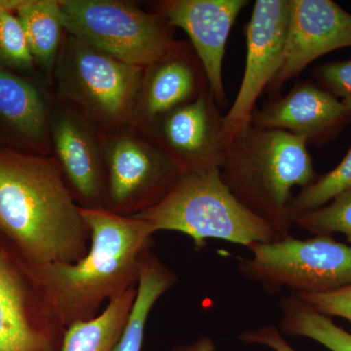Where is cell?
Returning a JSON list of instances; mask_svg holds the SVG:
<instances>
[{"label":"cell","mask_w":351,"mask_h":351,"mask_svg":"<svg viewBox=\"0 0 351 351\" xmlns=\"http://www.w3.org/2000/svg\"><path fill=\"white\" fill-rule=\"evenodd\" d=\"M0 232L34 265L86 255L89 228L52 156L0 149Z\"/></svg>","instance_id":"obj_1"},{"label":"cell","mask_w":351,"mask_h":351,"mask_svg":"<svg viewBox=\"0 0 351 351\" xmlns=\"http://www.w3.org/2000/svg\"><path fill=\"white\" fill-rule=\"evenodd\" d=\"M90 232L86 255L73 263L34 265L44 292L66 327L95 318L104 302L137 287L154 232L143 219L83 209Z\"/></svg>","instance_id":"obj_2"},{"label":"cell","mask_w":351,"mask_h":351,"mask_svg":"<svg viewBox=\"0 0 351 351\" xmlns=\"http://www.w3.org/2000/svg\"><path fill=\"white\" fill-rule=\"evenodd\" d=\"M221 177L249 211L274 226L283 239L293 223V189L317 179L304 138L276 129L251 125L226 145Z\"/></svg>","instance_id":"obj_3"},{"label":"cell","mask_w":351,"mask_h":351,"mask_svg":"<svg viewBox=\"0 0 351 351\" xmlns=\"http://www.w3.org/2000/svg\"><path fill=\"white\" fill-rule=\"evenodd\" d=\"M134 218L147 221L154 232L189 235L196 248L208 239L249 247L282 239L274 226L249 211L221 180L219 170L182 174L162 199Z\"/></svg>","instance_id":"obj_4"},{"label":"cell","mask_w":351,"mask_h":351,"mask_svg":"<svg viewBox=\"0 0 351 351\" xmlns=\"http://www.w3.org/2000/svg\"><path fill=\"white\" fill-rule=\"evenodd\" d=\"M144 69L66 32L53 73V97L75 108L104 133L133 126Z\"/></svg>","instance_id":"obj_5"},{"label":"cell","mask_w":351,"mask_h":351,"mask_svg":"<svg viewBox=\"0 0 351 351\" xmlns=\"http://www.w3.org/2000/svg\"><path fill=\"white\" fill-rule=\"evenodd\" d=\"M66 32L124 63L149 66L175 45L161 14L120 0H60Z\"/></svg>","instance_id":"obj_6"},{"label":"cell","mask_w":351,"mask_h":351,"mask_svg":"<svg viewBox=\"0 0 351 351\" xmlns=\"http://www.w3.org/2000/svg\"><path fill=\"white\" fill-rule=\"evenodd\" d=\"M251 258H240L237 269L269 295L283 289L293 294L330 292L351 284V246L334 237L295 239L292 235L247 247Z\"/></svg>","instance_id":"obj_7"},{"label":"cell","mask_w":351,"mask_h":351,"mask_svg":"<svg viewBox=\"0 0 351 351\" xmlns=\"http://www.w3.org/2000/svg\"><path fill=\"white\" fill-rule=\"evenodd\" d=\"M66 330L34 263L0 232V351H62Z\"/></svg>","instance_id":"obj_8"},{"label":"cell","mask_w":351,"mask_h":351,"mask_svg":"<svg viewBox=\"0 0 351 351\" xmlns=\"http://www.w3.org/2000/svg\"><path fill=\"white\" fill-rule=\"evenodd\" d=\"M107 171L106 210L133 217L156 205L182 175L140 129L127 126L103 135Z\"/></svg>","instance_id":"obj_9"},{"label":"cell","mask_w":351,"mask_h":351,"mask_svg":"<svg viewBox=\"0 0 351 351\" xmlns=\"http://www.w3.org/2000/svg\"><path fill=\"white\" fill-rule=\"evenodd\" d=\"M290 21V0H257L245 29L246 64L239 93L223 117L226 145L251 125L258 97L282 64Z\"/></svg>","instance_id":"obj_10"},{"label":"cell","mask_w":351,"mask_h":351,"mask_svg":"<svg viewBox=\"0 0 351 351\" xmlns=\"http://www.w3.org/2000/svg\"><path fill=\"white\" fill-rule=\"evenodd\" d=\"M211 89L140 129L182 174L221 170L226 145L223 117Z\"/></svg>","instance_id":"obj_11"},{"label":"cell","mask_w":351,"mask_h":351,"mask_svg":"<svg viewBox=\"0 0 351 351\" xmlns=\"http://www.w3.org/2000/svg\"><path fill=\"white\" fill-rule=\"evenodd\" d=\"M51 156L83 209H106L107 171L104 132L75 108L54 97L50 107Z\"/></svg>","instance_id":"obj_12"},{"label":"cell","mask_w":351,"mask_h":351,"mask_svg":"<svg viewBox=\"0 0 351 351\" xmlns=\"http://www.w3.org/2000/svg\"><path fill=\"white\" fill-rule=\"evenodd\" d=\"M351 46V14L332 0H290V21L281 68L267 86L276 98L288 80L332 51Z\"/></svg>","instance_id":"obj_13"},{"label":"cell","mask_w":351,"mask_h":351,"mask_svg":"<svg viewBox=\"0 0 351 351\" xmlns=\"http://www.w3.org/2000/svg\"><path fill=\"white\" fill-rule=\"evenodd\" d=\"M247 0H163L154 4L171 25L184 29L219 108L228 105L223 80L226 43Z\"/></svg>","instance_id":"obj_14"},{"label":"cell","mask_w":351,"mask_h":351,"mask_svg":"<svg viewBox=\"0 0 351 351\" xmlns=\"http://www.w3.org/2000/svg\"><path fill=\"white\" fill-rule=\"evenodd\" d=\"M350 122V108L309 80L295 83L286 96L270 98L251 119L252 125L288 132L307 145L331 142Z\"/></svg>","instance_id":"obj_15"},{"label":"cell","mask_w":351,"mask_h":351,"mask_svg":"<svg viewBox=\"0 0 351 351\" xmlns=\"http://www.w3.org/2000/svg\"><path fill=\"white\" fill-rule=\"evenodd\" d=\"M210 89L207 75L189 41H177L163 57L144 69L133 126L149 125L173 108L196 100Z\"/></svg>","instance_id":"obj_16"},{"label":"cell","mask_w":351,"mask_h":351,"mask_svg":"<svg viewBox=\"0 0 351 351\" xmlns=\"http://www.w3.org/2000/svg\"><path fill=\"white\" fill-rule=\"evenodd\" d=\"M52 98L29 77L0 66V149L51 156Z\"/></svg>","instance_id":"obj_17"},{"label":"cell","mask_w":351,"mask_h":351,"mask_svg":"<svg viewBox=\"0 0 351 351\" xmlns=\"http://www.w3.org/2000/svg\"><path fill=\"white\" fill-rule=\"evenodd\" d=\"M34 64L52 84L66 29L60 0H22L16 10Z\"/></svg>","instance_id":"obj_18"},{"label":"cell","mask_w":351,"mask_h":351,"mask_svg":"<svg viewBox=\"0 0 351 351\" xmlns=\"http://www.w3.org/2000/svg\"><path fill=\"white\" fill-rule=\"evenodd\" d=\"M178 276L149 251L145 256L137 295L132 306L123 332L112 351H141L144 343L145 329L152 307L166 292L177 283Z\"/></svg>","instance_id":"obj_19"},{"label":"cell","mask_w":351,"mask_h":351,"mask_svg":"<svg viewBox=\"0 0 351 351\" xmlns=\"http://www.w3.org/2000/svg\"><path fill=\"white\" fill-rule=\"evenodd\" d=\"M137 295V287L108 302L96 317L66 327L62 351H112L119 341Z\"/></svg>","instance_id":"obj_20"},{"label":"cell","mask_w":351,"mask_h":351,"mask_svg":"<svg viewBox=\"0 0 351 351\" xmlns=\"http://www.w3.org/2000/svg\"><path fill=\"white\" fill-rule=\"evenodd\" d=\"M279 307L283 334L306 337L331 351H351V332L337 326L331 317L314 311L293 293L280 300Z\"/></svg>","instance_id":"obj_21"},{"label":"cell","mask_w":351,"mask_h":351,"mask_svg":"<svg viewBox=\"0 0 351 351\" xmlns=\"http://www.w3.org/2000/svg\"><path fill=\"white\" fill-rule=\"evenodd\" d=\"M351 189V147L336 168L301 189L289 204L291 221L300 215L326 205L337 196Z\"/></svg>","instance_id":"obj_22"},{"label":"cell","mask_w":351,"mask_h":351,"mask_svg":"<svg viewBox=\"0 0 351 351\" xmlns=\"http://www.w3.org/2000/svg\"><path fill=\"white\" fill-rule=\"evenodd\" d=\"M294 223L314 237H332L334 233H341L351 246V189L324 206L295 217Z\"/></svg>","instance_id":"obj_23"},{"label":"cell","mask_w":351,"mask_h":351,"mask_svg":"<svg viewBox=\"0 0 351 351\" xmlns=\"http://www.w3.org/2000/svg\"><path fill=\"white\" fill-rule=\"evenodd\" d=\"M0 66L13 73L25 76L32 75L36 69L17 16L0 2Z\"/></svg>","instance_id":"obj_24"},{"label":"cell","mask_w":351,"mask_h":351,"mask_svg":"<svg viewBox=\"0 0 351 351\" xmlns=\"http://www.w3.org/2000/svg\"><path fill=\"white\" fill-rule=\"evenodd\" d=\"M319 86L324 88L351 110V59L316 66L311 71Z\"/></svg>","instance_id":"obj_25"},{"label":"cell","mask_w":351,"mask_h":351,"mask_svg":"<svg viewBox=\"0 0 351 351\" xmlns=\"http://www.w3.org/2000/svg\"><path fill=\"white\" fill-rule=\"evenodd\" d=\"M295 295L317 313L351 323V284L330 292Z\"/></svg>","instance_id":"obj_26"},{"label":"cell","mask_w":351,"mask_h":351,"mask_svg":"<svg viewBox=\"0 0 351 351\" xmlns=\"http://www.w3.org/2000/svg\"><path fill=\"white\" fill-rule=\"evenodd\" d=\"M239 339L242 343L267 346L274 351H295L274 325L245 331L239 335Z\"/></svg>","instance_id":"obj_27"},{"label":"cell","mask_w":351,"mask_h":351,"mask_svg":"<svg viewBox=\"0 0 351 351\" xmlns=\"http://www.w3.org/2000/svg\"><path fill=\"white\" fill-rule=\"evenodd\" d=\"M216 350V345H215L213 339L203 337L198 339L193 343H186V345H180L175 346L172 351H215Z\"/></svg>","instance_id":"obj_28"}]
</instances>
